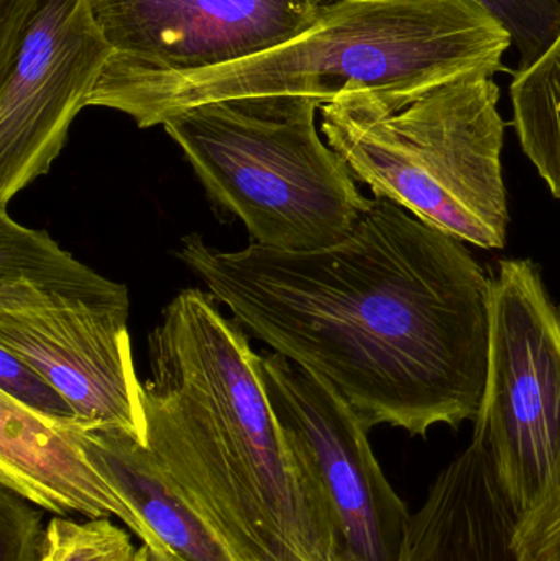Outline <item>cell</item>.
<instances>
[{"label": "cell", "instance_id": "6da1fadb", "mask_svg": "<svg viewBox=\"0 0 560 561\" xmlns=\"http://www.w3.org/2000/svg\"><path fill=\"white\" fill-rule=\"evenodd\" d=\"M176 259L275 353L377 425L427 437L476 421L489 366L493 278L466 242L374 199L341 242L312 252L216 249L193 233Z\"/></svg>", "mask_w": 560, "mask_h": 561}, {"label": "cell", "instance_id": "7a4b0ae2", "mask_svg": "<svg viewBox=\"0 0 560 561\" xmlns=\"http://www.w3.org/2000/svg\"><path fill=\"white\" fill-rule=\"evenodd\" d=\"M145 444L236 561H351L331 494L282 427L249 332L180 290L148 335Z\"/></svg>", "mask_w": 560, "mask_h": 561}, {"label": "cell", "instance_id": "3957f363", "mask_svg": "<svg viewBox=\"0 0 560 561\" xmlns=\"http://www.w3.org/2000/svg\"><path fill=\"white\" fill-rule=\"evenodd\" d=\"M493 78L411 94L351 92L321 105V130L355 180L462 242L496 250L508 237L505 121Z\"/></svg>", "mask_w": 560, "mask_h": 561}, {"label": "cell", "instance_id": "277c9868", "mask_svg": "<svg viewBox=\"0 0 560 561\" xmlns=\"http://www.w3.org/2000/svg\"><path fill=\"white\" fill-rule=\"evenodd\" d=\"M322 104L309 95L227 99L184 108L163 128L252 243L312 252L341 242L374 206L319 135Z\"/></svg>", "mask_w": 560, "mask_h": 561}, {"label": "cell", "instance_id": "5b68a950", "mask_svg": "<svg viewBox=\"0 0 560 561\" xmlns=\"http://www.w3.org/2000/svg\"><path fill=\"white\" fill-rule=\"evenodd\" d=\"M130 307L125 284L0 209V346L59 389L79 422L145 444Z\"/></svg>", "mask_w": 560, "mask_h": 561}, {"label": "cell", "instance_id": "8992f818", "mask_svg": "<svg viewBox=\"0 0 560 561\" xmlns=\"http://www.w3.org/2000/svg\"><path fill=\"white\" fill-rule=\"evenodd\" d=\"M473 438L519 517L560 473V309L538 265L502 260L490 302L489 366Z\"/></svg>", "mask_w": 560, "mask_h": 561}, {"label": "cell", "instance_id": "52a82bcc", "mask_svg": "<svg viewBox=\"0 0 560 561\" xmlns=\"http://www.w3.org/2000/svg\"><path fill=\"white\" fill-rule=\"evenodd\" d=\"M114 55L89 0H0V209L49 173Z\"/></svg>", "mask_w": 560, "mask_h": 561}, {"label": "cell", "instance_id": "ba28073f", "mask_svg": "<svg viewBox=\"0 0 560 561\" xmlns=\"http://www.w3.org/2000/svg\"><path fill=\"white\" fill-rule=\"evenodd\" d=\"M260 371L279 424L315 461L331 494L348 559L400 561L411 514L385 477L361 415L279 353H260Z\"/></svg>", "mask_w": 560, "mask_h": 561}, {"label": "cell", "instance_id": "9c48e42d", "mask_svg": "<svg viewBox=\"0 0 560 561\" xmlns=\"http://www.w3.org/2000/svg\"><path fill=\"white\" fill-rule=\"evenodd\" d=\"M114 61L194 72L252 58L311 28L321 0H89Z\"/></svg>", "mask_w": 560, "mask_h": 561}, {"label": "cell", "instance_id": "30bf717a", "mask_svg": "<svg viewBox=\"0 0 560 561\" xmlns=\"http://www.w3.org/2000/svg\"><path fill=\"white\" fill-rule=\"evenodd\" d=\"M0 483L26 503L61 517H114L141 540L153 561H163L140 510L91 454L79 421L43 417L0 394Z\"/></svg>", "mask_w": 560, "mask_h": 561}, {"label": "cell", "instance_id": "8fae6325", "mask_svg": "<svg viewBox=\"0 0 560 561\" xmlns=\"http://www.w3.org/2000/svg\"><path fill=\"white\" fill-rule=\"evenodd\" d=\"M518 519L489 451L472 438L437 474L404 546L411 561H518Z\"/></svg>", "mask_w": 560, "mask_h": 561}, {"label": "cell", "instance_id": "7c38bea8", "mask_svg": "<svg viewBox=\"0 0 560 561\" xmlns=\"http://www.w3.org/2000/svg\"><path fill=\"white\" fill-rule=\"evenodd\" d=\"M91 454L130 494L160 543L163 561H236L199 511L171 483L150 448L117 428L79 422Z\"/></svg>", "mask_w": 560, "mask_h": 561}, {"label": "cell", "instance_id": "4fadbf2b", "mask_svg": "<svg viewBox=\"0 0 560 561\" xmlns=\"http://www.w3.org/2000/svg\"><path fill=\"white\" fill-rule=\"evenodd\" d=\"M513 127L523 151L560 201V33L512 88Z\"/></svg>", "mask_w": 560, "mask_h": 561}, {"label": "cell", "instance_id": "5bb4252c", "mask_svg": "<svg viewBox=\"0 0 560 561\" xmlns=\"http://www.w3.org/2000/svg\"><path fill=\"white\" fill-rule=\"evenodd\" d=\"M130 534L111 519L76 523L55 517L46 526L43 561H135Z\"/></svg>", "mask_w": 560, "mask_h": 561}, {"label": "cell", "instance_id": "9a60e30c", "mask_svg": "<svg viewBox=\"0 0 560 561\" xmlns=\"http://www.w3.org/2000/svg\"><path fill=\"white\" fill-rule=\"evenodd\" d=\"M512 36L519 68L536 61L560 33V0H473Z\"/></svg>", "mask_w": 560, "mask_h": 561}, {"label": "cell", "instance_id": "2e32d148", "mask_svg": "<svg viewBox=\"0 0 560 561\" xmlns=\"http://www.w3.org/2000/svg\"><path fill=\"white\" fill-rule=\"evenodd\" d=\"M0 394L23 408L55 421H78L71 404L42 373L15 353L0 346Z\"/></svg>", "mask_w": 560, "mask_h": 561}, {"label": "cell", "instance_id": "e0dca14e", "mask_svg": "<svg viewBox=\"0 0 560 561\" xmlns=\"http://www.w3.org/2000/svg\"><path fill=\"white\" fill-rule=\"evenodd\" d=\"M518 561H560V473L538 503L518 519Z\"/></svg>", "mask_w": 560, "mask_h": 561}, {"label": "cell", "instance_id": "ac0fdd59", "mask_svg": "<svg viewBox=\"0 0 560 561\" xmlns=\"http://www.w3.org/2000/svg\"><path fill=\"white\" fill-rule=\"evenodd\" d=\"M2 496V561H43L46 527L42 514L25 506L22 497Z\"/></svg>", "mask_w": 560, "mask_h": 561}, {"label": "cell", "instance_id": "d6986e66", "mask_svg": "<svg viewBox=\"0 0 560 561\" xmlns=\"http://www.w3.org/2000/svg\"><path fill=\"white\" fill-rule=\"evenodd\" d=\"M135 561H153V559H151L150 550H148L147 547L141 546L140 549H138L137 560Z\"/></svg>", "mask_w": 560, "mask_h": 561}, {"label": "cell", "instance_id": "ffe728a7", "mask_svg": "<svg viewBox=\"0 0 560 561\" xmlns=\"http://www.w3.org/2000/svg\"><path fill=\"white\" fill-rule=\"evenodd\" d=\"M400 561H411L410 556H408L407 546L403 547V553H401V560Z\"/></svg>", "mask_w": 560, "mask_h": 561}, {"label": "cell", "instance_id": "44dd1931", "mask_svg": "<svg viewBox=\"0 0 560 561\" xmlns=\"http://www.w3.org/2000/svg\"><path fill=\"white\" fill-rule=\"evenodd\" d=\"M321 2H324V3H335V2H339V0H321Z\"/></svg>", "mask_w": 560, "mask_h": 561}]
</instances>
